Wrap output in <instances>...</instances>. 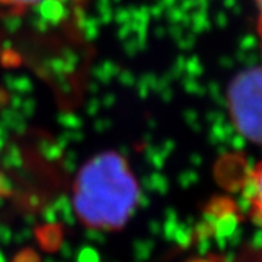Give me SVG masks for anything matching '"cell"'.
<instances>
[{
    "label": "cell",
    "mask_w": 262,
    "mask_h": 262,
    "mask_svg": "<svg viewBox=\"0 0 262 262\" xmlns=\"http://www.w3.org/2000/svg\"><path fill=\"white\" fill-rule=\"evenodd\" d=\"M246 195L256 223L262 227V162L256 163L248 177Z\"/></svg>",
    "instance_id": "3"
},
{
    "label": "cell",
    "mask_w": 262,
    "mask_h": 262,
    "mask_svg": "<svg viewBox=\"0 0 262 262\" xmlns=\"http://www.w3.org/2000/svg\"><path fill=\"white\" fill-rule=\"evenodd\" d=\"M137 185L127 162L106 151L82 169L76 182V210L96 227L121 226L136 203Z\"/></svg>",
    "instance_id": "1"
},
{
    "label": "cell",
    "mask_w": 262,
    "mask_h": 262,
    "mask_svg": "<svg viewBox=\"0 0 262 262\" xmlns=\"http://www.w3.org/2000/svg\"><path fill=\"white\" fill-rule=\"evenodd\" d=\"M227 108L236 130L262 144V67L246 69L230 82Z\"/></svg>",
    "instance_id": "2"
},
{
    "label": "cell",
    "mask_w": 262,
    "mask_h": 262,
    "mask_svg": "<svg viewBox=\"0 0 262 262\" xmlns=\"http://www.w3.org/2000/svg\"><path fill=\"white\" fill-rule=\"evenodd\" d=\"M255 3H256V9H258V32H259L262 46V0H255Z\"/></svg>",
    "instance_id": "5"
},
{
    "label": "cell",
    "mask_w": 262,
    "mask_h": 262,
    "mask_svg": "<svg viewBox=\"0 0 262 262\" xmlns=\"http://www.w3.org/2000/svg\"><path fill=\"white\" fill-rule=\"evenodd\" d=\"M44 2H47V0H0V8L19 15V13L32 9Z\"/></svg>",
    "instance_id": "4"
}]
</instances>
